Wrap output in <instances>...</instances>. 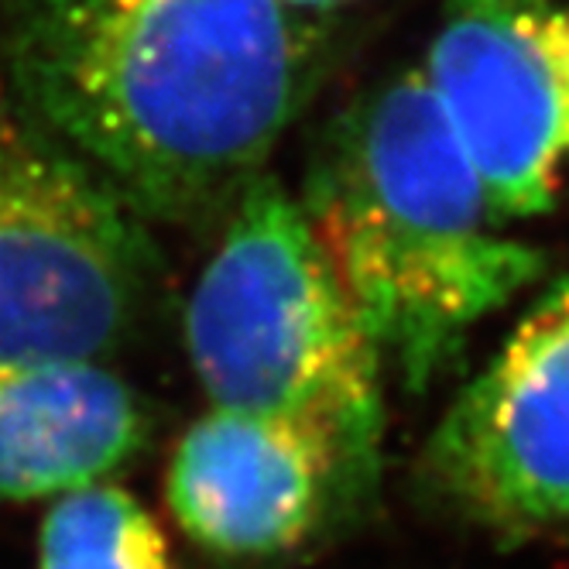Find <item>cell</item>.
<instances>
[{
    "instance_id": "obj_8",
    "label": "cell",
    "mask_w": 569,
    "mask_h": 569,
    "mask_svg": "<svg viewBox=\"0 0 569 569\" xmlns=\"http://www.w3.org/2000/svg\"><path fill=\"white\" fill-rule=\"evenodd\" d=\"M148 419L97 360L0 368V501L62 498L128 463Z\"/></svg>"
},
{
    "instance_id": "obj_6",
    "label": "cell",
    "mask_w": 569,
    "mask_h": 569,
    "mask_svg": "<svg viewBox=\"0 0 569 569\" xmlns=\"http://www.w3.org/2000/svg\"><path fill=\"white\" fill-rule=\"evenodd\" d=\"M422 76L495 217L552 210L569 166V4L442 0Z\"/></svg>"
},
{
    "instance_id": "obj_3",
    "label": "cell",
    "mask_w": 569,
    "mask_h": 569,
    "mask_svg": "<svg viewBox=\"0 0 569 569\" xmlns=\"http://www.w3.org/2000/svg\"><path fill=\"white\" fill-rule=\"evenodd\" d=\"M186 343L213 409L309 429L378 491L385 363L302 202L274 179L233 199L186 309Z\"/></svg>"
},
{
    "instance_id": "obj_2",
    "label": "cell",
    "mask_w": 569,
    "mask_h": 569,
    "mask_svg": "<svg viewBox=\"0 0 569 569\" xmlns=\"http://www.w3.org/2000/svg\"><path fill=\"white\" fill-rule=\"evenodd\" d=\"M302 210L398 385L450 378L470 333L542 274L505 237L419 69L360 93L322 134Z\"/></svg>"
},
{
    "instance_id": "obj_5",
    "label": "cell",
    "mask_w": 569,
    "mask_h": 569,
    "mask_svg": "<svg viewBox=\"0 0 569 569\" xmlns=\"http://www.w3.org/2000/svg\"><path fill=\"white\" fill-rule=\"evenodd\" d=\"M416 480L432 511L498 542H569V274L453 398Z\"/></svg>"
},
{
    "instance_id": "obj_4",
    "label": "cell",
    "mask_w": 569,
    "mask_h": 569,
    "mask_svg": "<svg viewBox=\"0 0 569 569\" xmlns=\"http://www.w3.org/2000/svg\"><path fill=\"white\" fill-rule=\"evenodd\" d=\"M93 172L0 124V368L97 360L131 322L144 237Z\"/></svg>"
},
{
    "instance_id": "obj_7",
    "label": "cell",
    "mask_w": 569,
    "mask_h": 569,
    "mask_svg": "<svg viewBox=\"0 0 569 569\" xmlns=\"http://www.w3.org/2000/svg\"><path fill=\"white\" fill-rule=\"evenodd\" d=\"M166 495L196 546L237 562L302 552L378 498L309 429L230 409L186 429Z\"/></svg>"
},
{
    "instance_id": "obj_9",
    "label": "cell",
    "mask_w": 569,
    "mask_h": 569,
    "mask_svg": "<svg viewBox=\"0 0 569 569\" xmlns=\"http://www.w3.org/2000/svg\"><path fill=\"white\" fill-rule=\"evenodd\" d=\"M38 569H172L154 518L113 483L62 495L38 539Z\"/></svg>"
},
{
    "instance_id": "obj_10",
    "label": "cell",
    "mask_w": 569,
    "mask_h": 569,
    "mask_svg": "<svg viewBox=\"0 0 569 569\" xmlns=\"http://www.w3.org/2000/svg\"><path fill=\"white\" fill-rule=\"evenodd\" d=\"M281 4L299 8V11H327V8H337V4H343V0H281Z\"/></svg>"
},
{
    "instance_id": "obj_1",
    "label": "cell",
    "mask_w": 569,
    "mask_h": 569,
    "mask_svg": "<svg viewBox=\"0 0 569 569\" xmlns=\"http://www.w3.org/2000/svg\"><path fill=\"white\" fill-rule=\"evenodd\" d=\"M281 0H11L8 69L131 213L189 220L248 189L322 76Z\"/></svg>"
}]
</instances>
